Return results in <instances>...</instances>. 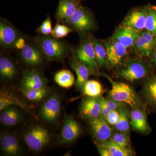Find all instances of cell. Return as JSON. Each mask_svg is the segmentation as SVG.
Instances as JSON below:
<instances>
[{
    "label": "cell",
    "instance_id": "cell-38",
    "mask_svg": "<svg viewBox=\"0 0 156 156\" xmlns=\"http://www.w3.org/2000/svg\"><path fill=\"white\" fill-rule=\"evenodd\" d=\"M98 99L100 101L101 105V114L100 117L105 119L110 111L108 109V108L106 104L105 103V98L101 96L100 97H98Z\"/></svg>",
    "mask_w": 156,
    "mask_h": 156
},
{
    "label": "cell",
    "instance_id": "cell-35",
    "mask_svg": "<svg viewBox=\"0 0 156 156\" xmlns=\"http://www.w3.org/2000/svg\"><path fill=\"white\" fill-rule=\"evenodd\" d=\"M53 29L51 17L48 16L38 28L37 29L36 31L39 35H50L52 34Z\"/></svg>",
    "mask_w": 156,
    "mask_h": 156
},
{
    "label": "cell",
    "instance_id": "cell-32",
    "mask_svg": "<svg viewBox=\"0 0 156 156\" xmlns=\"http://www.w3.org/2000/svg\"><path fill=\"white\" fill-rule=\"evenodd\" d=\"M129 134L116 131L113 132L110 140L123 148L132 150Z\"/></svg>",
    "mask_w": 156,
    "mask_h": 156
},
{
    "label": "cell",
    "instance_id": "cell-17",
    "mask_svg": "<svg viewBox=\"0 0 156 156\" xmlns=\"http://www.w3.org/2000/svg\"><path fill=\"white\" fill-rule=\"evenodd\" d=\"M20 37L16 28L8 21L1 19L0 21V44L5 49L14 48L17 39Z\"/></svg>",
    "mask_w": 156,
    "mask_h": 156
},
{
    "label": "cell",
    "instance_id": "cell-2",
    "mask_svg": "<svg viewBox=\"0 0 156 156\" xmlns=\"http://www.w3.org/2000/svg\"><path fill=\"white\" fill-rule=\"evenodd\" d=\"M34 41L41 48L45 57L52 61H62L72 50L67 43L51 35H39L34 38Z\"/></svg>",
    "mask_w": 156,
    "mask_h": 156
},
{
    "label": "cell",
    "instance_id": "cell-29",
    "mask_svg": "<svg viewBox=\"0 0 156 156\" xmlns=\"http://www.w3.org/2000/svg\"><path fill=\"white\" fill-rule=\"evenodd\" d=\"M82 89L84 95L89 97H100L103 92L102 85L95 80H88L84 84Z\"/></svg>",
    "mask_w": 156,
    "mask_h": 156
},
{
    "label": "cell",
    "instance_id": "cell-36",
    "mask_svg": "<svg viewBox=\"0 0 156 156\" xmlns=\"http://www.w3.org/2000/svg\"><path fill=\"white\" fill-rule=\"evenodd\" d=\"M105 101L107 106L110 112L115 110L119 109L120 108L126 106V104L119 102L110 98H105Z\"/></svg>",
    "mask_w": 156,
    "mask_h": 156
},
{
    "label": "cell",
    "instance_id": "cell-39",
    "mask_svg": "<svg viewBox=\"0 0 156 156\" xmlns=\"http://www.w3.org/2000/svg\"><path fill=\"white\" fill-rule=\"evenodd\" d=\"M26 43L25 40L21 37H19L17 39L14 45V48H16L17 50H21L25 47Z\"/></svg>",
    "mask_w": 156,
    "mask_h": 156
},
{
    "label": "cell",
    "instance_id": "cell-10",
    "mask_svg": "<svg viewBox=\"0 0 156 156\" xmlns=\"http://www.w3.org/2000/svg\"><path fill=\"white\" fill-rule=\"evenodd\" d=\"M48 80L37 69L24 70L20 83V89L30 90L42 89L47 87Z\"/></svg>",
    "mask_w": 156,
    "mask_h": 156
},
{
    "label": "cell",
    "instance_id": "cell-9",
    "mask_svg": "<svg viewBox=\"0 0 156 156\" xmlns=\"http://www.w3.org/2000/svg\"><path fill=\"white\" fill-rule=\"evenodd\" d=\"M148 8L149 5L132 9L127 14L120 26L133 29L140 32L144 30Z\"/></svg>",
    "mask_w": 156,
    "mask_h": 156
},
{
    "label": "cell",
    "instance_id": "cell-14",
    "mask_svg": "<svg viewBox=\"0 0 156 156\" xmlns=\"http://www.w3.org/2000/svg\"><path fill=\"white\" fill-rule=\"evenodd\" d=\"M20 56L23 62L28 66L35 67L44 61V54L40 47L35 43H27L20 50Z\"/></svg>",
    "mask_w": 156,
    "mask_h": 156
},
{
    "label": "cell",
    "instance_id": "cell-7",
    "mask_svg": "<svg viewBox=\"0 0 156 156\" xmlns=\"http://www.w3.org/2000/svg\"><path fill=\"white\" fill-rule=\"evenodd\" d=\"M103 42L106 50L109 67L119 66L127 58L128 48L112 37Z\"/></svg>",
    "mask_w": 156,
    "mask_h": 156
},
{
    "label": "cell",
    "instance_id": "cell-16",
    "mask_svg": "<svg viewBox=\"0 0 156 156\" xmlns=\"http://www.w3.org/2000/svg\"><path fill=\"white\" fill-rule=\"evenodd\" d=\"M80 0H59L56 15L57 23H66L81 5Z\"/></svg>",
    "mask_w": 156,
    "mask_h": 156
},
{
    "label": "cell",
    "instance_id": "cell-19",
    "mask_svg": "<svg viewBox=\"0 0 156 156\" xmlns=\"http://www.w3.org/2000/svg\"><path fill=\"white\" fill-rule=\"evenodd\" d=\"M142 94L146 104L152 111L156 112V72L145 79Z\"/></svg>",
    "mask_w": 156,
    "mask_h": 156
},
{
    "label": "cell",
    "instance_id": "cell-8",
    "mask_svg": "<svg viewBox=\"0 0 156 156\" xmlns=\"http://www.w3.org/2000/svg\"><path fill=\"white\" fill-rule=\"evenodd\" d=\"M132 48L140 57L149 59L156 49V35L143 31Z\"/></svg>",
    "mask_w": 156,
    "mask_h": 156
},
{
    "label": "cell",
    "instance_id": "cell-5",
    "mask_svg": "<svg viewBox=\"0 0 156 156\" xmlns=\"http://www.w3.org/2000/svg\"><path fill=\"white\" fill-rule=\"evenodd\" d=\"M24 142L32 151L41 150L50 143L51 137L48 129L40 126H33L23 134Z\"/></svg>",
    "mask_w": 156,
    "mask_h": 156
},
{
    "label": "cell",
    "instance_id": "cell-25",
    "mask_svg": "<svg viewBox=\"0 0 156 156\" xmlns=\"http://www.w3.org/2000/svg\"><path fill=\"white\" fill-rule=\"evenodd\" d=\"M92 41L98 69L109 67L107 54L103 41L98 40L93 36Z\"/></svg>",
    "mask_w": 156,
    "mask_h": 156
},
{
    "label": "cell",
    "instance_id": "cell-22",
    "mask_svg": "<svg viewBox=\"0 0 156 156\" xmlns=\"http://www.w3.org/2000/svg\"><path fill=\"white\" fill-rule=\"evenodd\" d=\"M0 143L2 150L5 154L16 156L20 151V146L18 140L13 134L5 133L1 134Z\"/></svg>",
    "mask_w": 156,
    "mask_h": 156
},
{
    "label": "cell",
    "instance_id": "cell-4",
    "mask_svg": "<svg viewBox=\"0 0 156 156\" xmlns=\"http://www.w3.org/2000/svg\"><path fill=\"white\" fill-rule=\"evenodd\" d=\"M73 50V55L79 61L89 68L94 75H100L98 66L92 36H89Z\"/></svg>",
    "mask_w": 156,
    "mask_h": 156
},
{
    "label": "cell",
    "instance_id": "cell-21",
    "mask_svg": "<svg viewBox=\"0 0 156 156\" xmlns=\"http://www.w3.org/2000/svg\"><path fill=\"white\" fill-rule=\"evenodd\" d=\"M81 113L85 118L90 119L101 116V105L98 98H87L82 102Z\"/></svg>",
    "mask_w": 156,
    "mask_h": 156
},
{
    "label": "cell",
    "instance_id": "cell-30",
    "mask_svg": "<svg viewBox=\"0 0 156 156\" xmlns=\"http://www.w3.org/2000/svg\"><path fill=\"white\" fill-rule=\"evenodd\" d=\"M120 118L118 122L114 127L116 131L129 134L130 132V118L129 113L126 108V106L119 109Z\"/></svg>",
    "mask_w": 156,
    "mask_h": 156
},
{
    "label": "cell",
    "instance_id": "cell-37",
    "mask_svg": "<svg viewBox=\"0 0 156 156\" xmlns=\"http://www.w3.org/2000/svg\"><path fill=\"white\" fill-rule=\"evenodd\" d=\"M120 115L119 110L112 111L110 112L105 120L111 126H114L119 121Z\"/></svg>",
    "mask_w": 156,
    "mask_h": 156
},
{
    "label": "cell",
    "instance_id": "cell-6",
    "mask_svg": "<svg viewBox=\"0 0 156 156\" xmlns=\"http://www.w3.org/2000/svg\"><path fill=\"white\" fill-rule=\"evenodd\" d=\"M66 24L73 30L81 34L93 30L95 27L92 14L88 9L81 5Z\"/></svg>",
    "mask_w": 156,
    "mask_h": 156
},
{
    "label": "cell",
    "instance_id": "cell-18",
    "mask_svg": "<svg viewBox=\"0 0 156 156\" xmlns=\"http://www.w3.org/2000/svg\"><path fill=\"white\" fill-rule=\"evenodd\" d=\"M142 32L119 26L115 31L112 37L128 49L132 48Z\"/></svg>",
    "mask_w": 156,
    "mask_h": 156
},
{
    "label": "cell",
    "instance_id": "cell-40",
    "mask_svg": "<svg viewBox=\"0 0 156 156\" xmlns=\"http://www.w3.org/2000/svg\"><path fill=\"white\" fill-rule=\"evenodd\" d=\"M99 154L101 156H112L111 154L105 148L97 146Z\"/></svg>",
    "mask_w": 156,
    "mask_h": 156
},
{
    "label": "cell",
    "instance_id": "cell-34",
    "mask_svg": "<svg viewBox=\"0 0 156 156\" xmlns=\"http://www.w3.org/2000/svg\"><path fill=\"white\" fill-rule=\"evenodd\" d=\"M73 32V30L69 27L57 23L53 29L51 35L56 38L60 39L67 36Z\"/></svg>",
    "mask_w": 156,
    "mask_h": 156
},
{
    "label": "cell",
    "instance_id": "cell-15",
    "mask_svg": "<svg viewBox=\"0 0 156 156\" xmlns=\"http://www.w3.org/2000/svg\"><path fill=\"white\" fill-rule=\"evenodd\" d=\"M129 118L130 125L134 131L144 134H148L151 132L145 109L132 108L129 113Z\"/></svg>",
    "mask_w": 156,
    "mask_h": 156
},
{
    "label": "cell",
    "instance_id": "cell-12",
    "mask_svg": "<svg viewBox=\"0 0 156 156\" xmlns=\"http://www.w3.org/2000/svg\"><path fill=\"white\" fill-rule=\"evenodd\" d=\"M61 111V102L59 96L53 94L42 105L40 114L43 120L54 123L58 120Z\"/></svg>",
    "mask_w": 156,
    "mask_h": 156
},
{
    "label": "cell",
    "instance_id": "cell-41",
    "mask_svg": "<svg viewBox=\"0 0 156 156\" xmlns=\"http://www.w3.org/2000/svg\"><path fill=\"white\" fill-rule=\"evenodd\" d=\"M148 59L150 62L152 66L153 67L155 70H156V49L152 54L151 57Z\"/></svg>",
    "mask_w": 156,
    "mask_h": 156
},
{
    "label": "cell",
    "instance_id": "cell-27",
    "mask_svg": "<svg viewBox=\"0 0 156 156\" xmlns=\"http://www.w3.org/2000/svg\"><path fill=\"white\" fill-rule=\"evenodd\" d=\"M54 80L59 87L65 89L72 87L76 82L74 76L68 69H62L57 72L54 75Z\"/></svg>",
    "mask_w": 156,
    "mask_h": 156
},
{
    "label": "cell",
    "instance_id": "cell-3",
    "mask_svg": "<svg viewBox=\"0 0 156 156\" xmlns=\"http://www.w3.org/2000/svg\"><path fill=\"white\" fill-rule=\"evenodd\" d=\"M111 84L112 89L108 92L109 98L128 105L132 108L145 109L134 89L126 83L117 82L105 73H100Z\"/></svg>",
    "mask_w": 156,
    "mask_h": 156
},
{
    "label": "cell",
    "instance_id": "cell-23",
    "mask_svg": "<svg viewBox=\"0 0 156 156\" xmlns=\"http://www.w3.org/2000/svg\"><path fill=\"white\" fill-rule=\"evenodd\" d=\"M17 106L27 111L28 107L27 105L20 100L17 95L10 90L3 89L0 92V111L11 106Z\"/></svg>",
    "mask_w": 156,
    "mask_h": 156
},
{
    "label": "cell",
    "instance_id": "cell-1",
    "mask_svg": "<svg viewBox=\"0 0 156 156\" xmlns=\"http://www.w3.org/2000/svg\"><path fill=\"white\" fill-rule=\"evenodd\" d=\"M140 57L127 58L119 66L117 76L121 79L133 83L145 80L154 73L155 70L150 62Z\"/></svg>",
    "mask_w": 156,
    "mask_h": 156
},
{
    "label": "cell",
    "instance_id": "cell-13",
    "mask_svg": "<svg viewBox=\"0 0 156 156\" xmlns=\"http://www.w3.org/2000/svg\"><path fill=\"white\" fill-rule=\"evenodd\" d=\"M89 120V127L96 142H103L110 139L113 131L106 120L100 117Z\"/></svg>",
    "mask_w": 156,
    "mask_h": 156
},
{
    "label": "cell",
    "instance_id": "cell-28",
    "mask_svg": "<svg viewBox=\"0 0 156 156\" xmlns=\"http://www.w3.org/2000/svg\"><path fill=\"white\" fill-rule=\"evenodd\" d=\"M97 146L105 148L111 154L112 156H131L134 154L132 150L126 149L121 147L110 139L101 143L96 142Z\"/></svg>",
    "mask_w": 156,
    "mask_h": 156
},
{
    "label": "cell",
    "instance_id": "cell-31",
    "mask_svg": "<svg viewBox=\"0 0 156 156\" xmlns=\"http://www.w3.org/2000/svg\"><path fill=\"white\" fill-rule=\"evenodd\" d=\"M20 90L27 100L32 101H41L46 97L49 92L48 87L40 89L30 90L20 89Z\"/></svg>",
    "mask_w": 156,
    "mask_h": 156
},
{
    "label": "cell",
    "instance_id": "cell-24",
    "mask_svg": "<svg viewBox=\"0 0 156 156\" xmlns=\"http://www.w3.org/2000/svg\"><path fill=\"white\" fill-rule=\"evenodd\" d=\"M17 74V70L14 62L5 56L0 57V76L3 80L14 79Z\"/></svg>",
    "mask_w": 156,
    "mask_h": 156
},
{
    "label": "cell",
    "instance_id": "cell-26",
    "mask_svg": "<svg viewBox=\"0 0 156 156\" xmlns=\"http://www.w3.org/2000/svg\"><path fill=\"white\" fill-rule=\"evenodd\" d=\"M21 115L17 108L10 106L3 110L0 115V121L3 125L13 126L21 120Z\"/></svg>",
    "mask_w": 156,
    "mask_h": 156
},
{
    "label": "cell",
    "instance_id": "cell-33",
    "mask_svg": "<svg viewBox=\"0 0 156 156\" xmlns=\"http://www.w3.org/2000/svg\"><path fill=\"white\" fill-rule=\"evenodd\" d=\"M144 30L156 35V7L149 5Z\"/></svg>",
    "mask_w": 156,
    "mask_h": 156
},
{
    "label": "cell",
    "instance_id": "cell-42",
    "mask_svg": "<svg viewBox=\"0 0 156 156\" xmlns=\"http://www.w3.org/2000/svg\"><path fill=\"white\" fill-rule=\"evenodd\" d=\"M80 1H83V0H80Z\"/></svg>",
    "mask_w": 156,
    "mask_h": 156
},
{
    "label": "cell",
    "instance_id": "cell-11",
    "mask_svg": "<svg viewBox=\"0 0 156 156\" xmlns=\"http://www.w3.org/2000/svg\"><path fill=\"white\" fill-rule=\"evenodd\" d=\"M81 134L82 129L80 124L73 117L66 116L59 137L60 143L65 144L74 142Z\"/></svg>",
    "mask_w": 156,
    "mask_h": 156
},
{
    "label": "cell",
    "instance_id": "cell-20",
    "mask_svg": "<svg viewBox=\"0 0 156 156\" xmlns=\"http://www.w3.org/2000/svg\"><path fill=\"white\" fill-rule=\"evenodd\" d=\"M69 64L76 74V85L79 89H82L84 84L88 80L90 76L94 75V73L89 68L79 61L73 55L70 58Z\"/></svg>",
    "mask_w": 156,
    "mask_h": 156
}]
</instances>
